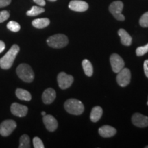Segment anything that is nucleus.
<instances>
[{
    "instance_id": "nucleus-7",
    "label": "nucleus",
    "mask_w": 148,
    "mask_h": 148,
    "mask_svg": "<svg viewBox=\"0 0 148 148\" xmlns=\"http://www.w3.org/2000/svg\"><path fill=\"white\" fill-rule=\"evenodd\" d=\"M116 82L119 86L125 87L130 82L131 72L127 68H123L121 71L117 73L116 75Z\"/></svg>"
},
{
    "instance_id": "nucleus-22",
    "label": "nucleus",
    "mask_w": 148,
    "mask_h": 148,
    "mask_svg": "<svg viewBox=\"0 0 148 148\" xmlns=\"http://www.w3.org/2000/svg\"><path fill=\"white\" fill-rule=\"evenodd\" d=\"M19 148H29L30 147V139L27 134H23L20 137Z\"/></svg>"
},
{
    "instance_id": "nucleus-28",
    "label": "nucleus",
    "mask_w": 148,
    "mask_h": 148,
    "mask_svg": "<svg viewBox=\"0 0 148 148\" xmlns=\"http://www.w3.org/2000/svg\"><path fill=\"white\" fill-rule=\"evenodd\" d=\"M12 0H0V8L8 5L11 3Z\"/></svg>"
},
{
    "instance_id": "nucleus-30",
    "label": "nucleus",
    "mask_w": 148,
    "mask_h": 148,
    "mask_svg": "<svg viewBox=\"0 0 148 148\" xmlns=\"http://www.w3.org/2000/svg\"><path fill=\"white\" fill-rule=\"evenodd\" d=\"M33 1H34L37 5H38L39 6H41V7L45 6L46 4L45 0H33Z\"/></svg>"
},
{
    "instance_id": "nucleus-29",
    "label": "nucleus",
    "mask_w": 148,
    "mask_h": 148,
    "mask_svg": "<svg viewBox=\"0 0 148 148\" xmlns=\"http://www.w3.org/2000/svg\"><path fill=\"white\" fill-rule=\"evenodd\" d=\"M143 69H144V72H145L146 77L148 78V60H145L144 61Z\"/></svg>"
},
{
    "instance_id": "nucleus-9",
    "label": "nucleus",
    "mask_w": 148,
    "mask_h": 148,
    "mask_svg": "<svg viewBox=\"0 0 148 148\" xmlns=\"http://www.w3.org/2000/svg\"><path fill=\"white\" fill-rule=\"evenodd\" d=\"M110 64L112 66V71L114 73H117L118 72H119L121 70L124 68V61L119 55H118L117 53H112L110 56Z\"/></svg>"
},
{
    "instance_id": "nucleus-10",
    "label": "nucleus",
    "mask_w": 148,
    "mask_h": 148,
    "mask_svg": "<svg viewBox=\"0 0 148 148\" xmlns=\"http://www.w3.org/2000/svg\"><path fill=\"white\" fill-rule=\"evenodd\" d=\"M10 111L14 116H18V117H23L27 114L28 108L24 105H21L18 103H13L10 106Z\"/></svg>"
},
{
    "instance_id": "nucleus-31",
    "label": "nucleus",
    "mask_w": 148,
    "mask_h": 148,
    "mask_svg": "<svg viewBox=\"0 0 148 148\" xmlns=\"http://www.w3.org/2000/svg\"><path fill=\"white\" fill-rule=\"evenodd\" d=\"M5 48V43L2 41V40H0V53L4 51Z\"/></svg>"
},
{
    "instance_id": "nucleus-17",
    "label": "nucleus",
    "mask_w": 148,
    "mask_h": 148,
    "mask_svg": "<svg viewBox=\"0 0 148 148\" xmlns=\"http://www.w3.org/2000/svg\"><path fill=\"white\" fill-rule=\"evenodd\" d=\"M103 110L100 106H95L92 108L91 112H90V119L92 122H97L100 119L102 116Z\"/></svg>"
},
{
    "instance_id": "nucleus-5",
    "label": "nucleus",
    "mask_w": 148,
    "mask_h": 148,
    "mask_svg": "<svg viewBox=\"0 0 148 148\" xmlns=\"http://www.w3.org/2000/svg\"><path fill=\"white\" fill-rule=\"evenodd\" d=\"M123 8V3L121 1H113L109 6V11L118 21H124L125 16L121 13Z\"/></svg>"
},
{
    "instance_id": "nucleus-8",
    "label": "nucleus",
    "mask_w": 148,
    "mask_h": 148,
    "mask_svg": "<svg viewBox=\"0 0 148 148\" xmlns=\"http://www.w3.org/2000/svg\"><path fill=\"white\" fill-rule=\"evenodd\" d=\"M58 86L61 89L64 90L71 86L73 82V77L71 75H68L64 72H60L57 77Z\"/></svg>"
},
{
    "instance_id": "nucleus-27",
    "label": "nucleus",
    "mask_w": 148,
    "mask_h": 148,
    "mask_svg": "<svg viewBox=\"0 0 148 148\" xmlns=\"http://www.w3.org/2000/svg\"><path fill=\"white\" fill-rule=\"evenodd\" d=\"M10 16V13L7 10H2L0 12V23L6 21Z\"/></svg>"
},
{
    "instance_id": "nucleus-6",
    "label": "nucleus",
    "mask_w": 148,
    "mask_h": 148,
    "mask_svg": "<svg viewBox=\"0 0 148 148\" xmlns=\"http://www.w3.org/2000/svg\"><path fill=\"white\" fill-rule=\"evenodd\" d=\"M16 127V123L14 120H5L0 124V134L3 136H8L11 134Z\"/></svg>"
},
{
    "instance_id": "nucleus-26",
    "label": "nucleus",
    "mask_w": 148,
    "mask_h": 148,
    "mask_svg": "<svg viewBox=\"0 0 148 148\" xmlns=\"http://www.w3.org/2000/svg\"><path fill=\"white\" fill-rule=\"evenodd\" d=\"M33 145H34V148H44L45 147V145H44L43 143L40 139V138L34 137L33 138Z\"/></svg>"
},
{
    "instance_id": "nucleus-34",
    "label": "nucleus",
    "mask_w": 148,
    "mask_h": 148,
    "mask_svg": "<svg viewBox=\"0 0 148 148\" xmlns=\"http://www.w3.org/2000/svg\"><path fill=\"white\" fill-rule=\"evenodd\" d=\"M145 148H148V146H145Z\"/></svg>"
},
{
    "instance_id": "nucleus-25",
    "label": "nucleus",
    "mask_w": 148,
    "mask_h": 148,
    "mask_svg": "<svg viewBox=\"0 0 148 148\" xmlns=\"http://www.w3.org/2000/svg\"><path fill=\"white\" fill-rule=\"evenodd\" d=\"M148 52V43L145 46H141V47H138L136 49V56H142L145 55V53Z\"/></svg>"
},
{
    "instance_id": "nucleus-18",
    "label": "nucleus",
    "mask_w": 148,
    "mask_h": 148,
    "mask_svg": "<svg viewBox=\"0 0 148 148\" xmlns=\"http://www.w3.org/2000/svg\"><path fill=\"white\" fill-rule=\"evenodd\" d=\"M49 23H50V21L47 18H36V19H34L32 22L33 26L38 29H42L46 27L49 25Z\"/></svg>"
},
{
    "instance_id": "nucleus-14",
    "label": "nucleus",
    "mask_w": 148,
    "mask_h": 148,
    "mask_svg": "<svg viewBox=\"0 0 148 148\" xmlns=\"http://www.w3.org/2000/svg\"><path fill=\"white\" fill-rule=\"evenodd\" d=\"M56 97V93L54 89L49 88L43 92L42 95V99L45 104H50L55 100Z\"/></svg>"
},
{
    "instance_id": "nucleus-21",
    "label": "nucleus",
    "mask_w": 148,
    "mask_h": 148,
    "mask_svg": "<svg viewBox=\"0 0 148 148\" xmlns=\"http://www.w3.org/2000/svg\"><path fill=\"white\" fill-rule=\"evenodd\" d=\"M44 12H45V9L42 8L41 6H36V5H34V6L32 7L30 10L27 11L26 14L29 16H35Z\"/></svg>"
},
{
    "instance_id": "nucleus-4",
    "label": "nucleus",
    "mask_w": 148,
    "mask_h": 148,
    "mask_svg": "<svg viewBox=\"0 0 148 148\" xmlns=\"http://www.w3.org/2000/svg\"><path fill=\"white\" fill-rule=\"evenodd\" d=\"M47 42L49 47L53 48H62L67 45L69 40L67 36L62 34H57L47 38Z\"/></svg>"
},
{
    "instance_id": "nucleus-15",
    "label": "nucleus",
    "mask_w": 148,
    "mask_h": 148,
    "mask_svg": "<svg viewBox=\"0 0 148 148\" xmlns=\"http://www.w3.org/2000/svg\"><path fill=\"white\" fill-rule=\"evenodd\" d=\"M116 133V130L110 125H103L99 129V134L104 138L112 137Z\"/></svg>"
},
{
    "instance_id": "nucleus-3",
    "label": "nucleus",
    "mask_w": 148,
    "mask_h": 148,
    "mask_svg": "<svg viewBox=\"0 0 148 148\" xmlns=\"http://www.w3.org/2000/svg\"><path fill=\"white\" fill-rule=\"evenodd\" d=\"M64 106L66 112L74 115H79L82 114L84 110V104L82 101L76 99H69L66 100Z\"/></svg>"
},
{
    "instance_id": "nucleus-16",
    "label": "nucleus",
    "mask_w": 148,
    "mask_h": 148,
    "mask_svg": "<svg viewBox=\"0 0 148 148\" xmlns=\"http://www.w3.org/2000/svg\"><path fill=\"white\" fill-rule=\"evenodd\" d=\"M118 34L121 38V42L123 45L130 46L132 44V37L124 29H119L118 31Z\"/></svg>"
},
{
    "instance_id": "nucleus-19",
    "label": "nucleus",
    "mask_w": 148,
    "mask_h": 148,
    "mask_svg": "<svg viewBox=\"0 0 148 148\" xmlns=\"http://www.w3.org/2000/svg\"><path fill=\"white\" fill-rule=\"evenodd\" d=\"M15 94L18 99L21 100L29 101L32 99V95L29 92L26 90L22 89V88H17L16 90Z\"/></svg>"
},
{
    "instance_id": "nucleus-33",
    "label": "nucleus",
    "mask_w": 148,
    "mask_h": 148,
    "mask_svg": "<svg viewBox=\"0 0 148 148\" xmlns=\"http://www.w3.org/2000/svg\"><path fill=\"white\" fill-rule=\"evenodd\" d=\"M48 1H52V2H53V1H56V0H48Z\"/></svg>"
},
{
    "instance_id": "nucleus-35",
    "label": "nucleus",
    "mask_w": 148,
    "mask_h": 148,
    "mask_svg": "<svg viewBox=\"0 0 148 148\" xmlns=\"http://www.w3.org/2000/svg\"><path fill=\"white\" fill-rule=\"evenodd\" d=\"M147 106H148V101H147Z\"/></svg>"
},
{
    "instance_id": "nucleus-23",
    "label": "nucleus",
    "mask_w": 148,
    "mask_h": 148,
    "mask_svg": "<svg viewBox=\"0 0 148 148\" xmlns=\"http://www.w3.org/2000/svg\"><path fill=\"white\" fill-rule=\"evenodd\" d=\"M7 28H8L9 30L12 31V32H17L20 30V29H21V26H20V25L17 23V22L10 21V22H8V24H7Z\"/></svg>"
},
{
    "instance_id": "nucleus-2",
    "label": "nucleus",
    "mask_w": 148,
    "mask_h": 148,
    "mask_svg": "<svg viewBox=\"0 0 148 148\" xmlns=\"http://www.w3.org/2000/svg\"><path fill=\"white\" fill-rule=\"evenodd\" d=\"M16 74L23 82H32L34 79V71L29 64L22 63L16 68Z\"/></svg>"
},
{
    "instance_id": "nucleus-13",
    "label": "nucleus",
    "mask_w": 148,
    "mask_h": 148,
    "mask_svg": "<svg viewBox=\"0 0 148 148\" xmlns=\"http://www.w3.org/2000/svg\"><path fill=\"white\" fill-rule=\"evenodd\" d=\"M132 123L136 127H145L148 126V116L140 113H135L132 117Z\"/></svg>"
},
{
    "instance_id": "nucleus-32",
    "label": "nucleus",
    "mask_w": 148,
    "mask_h": 148,
    "mask_svg": "<svg viewBox=\"0 0 148 148\" xmlns=\"http://www.w3.org/2000/svg\"><path fill=\"white\" fill-rule=\"evenodd\" d=\"M41 114L42 116H45V114H46V112H44V111H42V112H41Z\"/></svg>"
},
{
    "instance_id": "nucleus-20",
    "label": "nucleus",
    "mask_w": 148,
    "mask_h": 148,
    "mask_svg": "<svg viewBox=\"0 0 148 148\" xmlns=\"http://www.w3.org/2000/svg\"><path fill=\"white\" fill-rule=\"evenodd\" d=\"M82 64L85 74L88 77L92 76V73H93V67H92L91 62L87 59H84L82 61Z\"/></svg>"
},
{
    "instance_id": "nucleus-1",
    "label": "nucleus",
    "mask_w": 148,
    "mask_h": 148,
    "mask_svg": "<svg viewBox=\"0 0 148 148\" xmlns=\"http://www.w3.org/2000/svg\"><path fill=\"white\" fill-rule=\"evenodd\" d=\"M20 49L17 45H13L8 52L0 58V67L3 69H10L14 63Z\"/></svg>"
},
{
    "instance_id": "nucleus-12",
    "label": "nucleus",
    "mask_w": 148,
    "mask_h": 148,
    "mask_svg": "<svg viewBox=\"0 0 148 148\" xmlns=\"http://www.w3.org/2000/svg\"><path fill=\"white\" fill-rule=\"evenodd\" d=\"M42 121L46 128L49 132H53L58 127V121L51 114H45V116H43Z\"/></svg>"
},
{
    "instance_id": "nucleus-11",
    "label": "nucleus",
    "mask_w": 148,
    "mask_h": 148,
    "mask_svg": "<svg viewBox=\"0 0 148 148\" xmlns=\"http://www.w3.org/2000/svg\"><path fill=\"white\" fill-rule=\"evenodd\" d=\"M69 8L75 12H84L88 8V4L81 0H72L69 2Z\"/></svg>"
},
{
    "instance_id": "nucleus-24",
    "label": "nucleus",
    "mask_w": 148,
    "mask_h": 148,
    "mask_svg": "<svg viewBox=\"0 0 148 148\" xmlns=\"http://www.w3.org/2000/svg\"><path fill=\"white\" fill-rule=\"evenodd\" d=\"M139 24L140 26L143 27H148V12L144 13L141 16L139 20Z\"/></svg>"
}]
</instances>
